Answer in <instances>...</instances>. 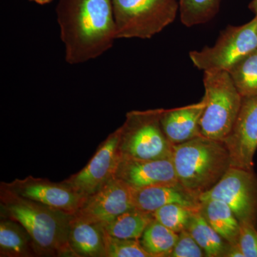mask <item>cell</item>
<instances>
[{
    "instance_id": "10",
    "label": "cell",
    "mask_w": 257,
    "mask_h": 257,
    "mask_svg": "<svg viewBox=\"0 0 257 257\" xmlns=\"http://www.w3.org/2000/svg\"><path fill=\"white\" fill-rule=\"evenodd\" d=\"M1 183L21 197L41 203L69 215H74L87 199L65 180L52 182L49 179L29 176L23 179H15L10 183Z\"/></svg>"
},
{
    "instance_id": "16",
    "label": "cell",
    "mask_w": 257,
    "mask_h": 257,
    "mask_svg": "<svg viewBox=\"0 0 257 257\" xmlns=\"http://www.w3.org/2000/svg\"><path fill=\"white\" fill-rule=\"evenodd\" d=\"M105 236L102 224L78 220L72 216L69 239L76 257H106Z\"/></svg>"
},
{
    "instance_id": "24",
    "label": "cell",
    "mask_w": 257,
    "mask_h": 257,
    "mask_svg": "<svg viewBox=\"0 0 257 257\" xmlns=\"http://www.w3.org/2000/svg\"><path fill=\"white\" fill-rule=\"evenodd\" d=\"M194 211L179 204H171L157 209L153 215L155 220L179 234L187 229Z\"/></svg>"
},
{
    "instance_id": "5",
    "label": "cell",
    "mask_w": 257,
    "mask_h": 257,
    "mask_svg": "<svg viewBox=\"0 0 257 257\" xmlns=\"http://www.w3.org/2000/svg\"><path fill=\"white\" fill-rule=\"evenodd\" d=\"M116 38H152L171 25L179 0H111Z\"/></svg>"
},
{
    "instance_id": "22",
    "label": "cell",
    "mask_w": 257,
    "mask_h": 257,
    "mask_svg": "<svg viewBox=\"0 0 257 257\" xmlns=\"http://www.w3.org/2000/svg\"><path fill=\"white\" fill-rule=\"evenodd\" d=\"M229 73L242 97L257 96V50L235 64Z\"/></svg>"
},
{
    "instance_id": "12",
    "label": "cell",
    "mask_w": 257,
    "mask_h": 257,
    "mask_svg": "<svg viewBox=\"0 0 257 257\" xmlns=\"http://www.w3.org/2000/svg\"><path fill=\"white\" fill-rule=\"evenodd\" d=\"M224 143L231 167L253 170L257 150V96L243 97L234 126Z\"/></svg>"
},
{
    "instance_id": "18",
    "label": "cell",
    "mask_w": 257,
    "mask_h": 257,
    "mask_svg": "<svg viewBox=\"0 0 257 257\" xmlns=\"http://www.w3.org/2000/svg\"><path fill=\"white\" fill-rule=\"evenodd\" d=\"M0 256H38L26 229L18 221L3 216L0 220Z\"/></svg>"
},
{
    "instance_id": "29",
    "label": "cell",
    "mask_w": 257,
    "mask_h": 257,
    "mask_svg": "<svg viewBox=\"0 0 257 257\" xmlns=\"http://www.w3.org/2000/svg\"><path fill=\"white\" fill-rule=\"evenodd\" d=\"M249 9L255 14V17L257 18V0H252L249 5Z\"/></svg>"
},
{
    "instance_id": "25",
    "label": "cell",
    "mask_w": 257,
    "mask_h": 257,
    "mask_svg": "<svg viewBox=\"0 0 257 257\" xmlns=\"http://www.w3.org/2000/svg\"><path fill=\"white\" fill-rule=\"evenodd\" d=\"M106 257H152L140 239H119L106 232Z\"/></svg>"
},
{
    "instance_id": "3",
    "label": "cell",
    "mask_w": 257,
    "mask_h": 257,
    "mask_svg": "<svg viewBox=\"0 0 257 257\" xmlns=\"http://www.w3.org/2000/svg\"><path fill=\"white\" fill-rule=\"evenodd\" d=\"M172 159L179 183L198 197L212 189L231 167L224 142L202 135L173 145Z\"/></svg>"
},
{
    "instance_id": "6",
    "label": "cell",
    "mask_w": 257,
    "mask_h": 257,
    "mask_svg": "<svg viewBox=\"0 0 257 257\" xmlns=\"http://www.w3.org/2000/svg\"><path fill=\"white\" fill-rule=\"evenodd\" d=\"M162 111L163 109L128 111L121 126V156L145 160L172 158L173 145L161 124Z\"/></svg>"
},
{
    "instance_id": "17",
    "label": "cell",
    "mask_w": 257,
    "mask_h": 257,
    "mask_svg": "<svg viewBox=\"0 0 257 257\" xmlns=\"http://www.w3.org/2000/svg\"><path fill=\"white\" fill-rule=\"evenodd\" d=\"M199 211L211 227L229 244L238 243L240 223L226 203L217 199L201 201Z\"/></svg>"
},
{
    "instance_id": "11",
    "label": "cell",
    "mask_w": 257,
    "mask_h": 257,
    "mask_svg": "<svg viewBox=\"0 0 257 257\" xmlns=\"http://www.w3.org/2000/svg\"><path fill=\"white\" fill-rule=\"evenodd\" d=\"M133 208V187L114 177L98 192L89 196L73 217L78 220L105 224Z\"/></svg>"
},
{
    "instance_id": "7",
    "label": "cell",
    "mask_w": 257,
    "mask_h": 257,
    "mask_svg": "<svg viewBox=\"0 0 257 257\" xmlns=\"http://www.w3.org/2000/svg\"><path fill=\"white\" fill-rule=\"evenodd\" d=\"M257 50V18L241 26H229L212 47L192 51L193 64L203 72L227 71Z\"/></svg>"
},
{
    "instance_id": "20",
    "label": "cell",
    "mask_w": 257,
    "mask_h": 257,
    "mask_svg": "<svg viewBox=\"0 0 257 257\" xmlns=\"http://www.w3.org/2000/svg\"><path fill=\"white\" fill-rule=\"evenodd\" d=\"M187 230L204 250L206 256H225L229 243L211 227L199 210L193 212Z\"/></svg>"
},
{
    "instance_id": "8",
    "label": "cell",
    "mask_w": 257,
    "mask_h": 257,
    "mask_svg": "<svg viewBox=\"0 0 257 257\" xmlns=\"http://www.w3.org/2000/svg\"><path fill=\"white\" fill-rule=\"evenodd\" d=\"M199 202L217 199L226 203L239 223L257 227V176L253 170L230 167L210 190L199 197Z\"/></svg>"
},
{
    "instance_id": "13",
    "label": "cell",
    "mask_w": 257,
    "mask_h": 257,
    "mask_svg": "<svg viewBox=\"0 0 257 257\" xmlns=\"http://www.w3.org/2000/svg\"><path fill=\"white\" fill-rule=\"evenodd\" d=\"M115 177L136 189L178 182L172 158L145 160L121 155Z\"/></svg>"
},
{
    "instance_id": "26",
    "label": "cell",
    "mask_w": 257,
    "mask_h": 257,
    "mask_svg": "<svg viewBox=\"0 0 257 257\" xmlns=\"http://www.w3.org/2000/svg\"><path fill=\"white\" fill-rule=\"evenodd\" d=\"M206 256L204 250L191 236L187 229L179 233V237L168 257Z\"/></svg>"
},
{
    "instance_id": "30",
    "label": "cell",
    "mask_w": 257,
    "mask_h": 257,
    "mask_svg": "<svg viewBox=\"0 0 257 257\" xmlns=\"http://www.w3.org/2000/svg\"><path fill=\"white\" fill-rule=\"evenodd\" d=\"M30 1L34 2L38 5H45L50 4V3H52V0H30Z\"/></svg>"
},
{
    "instance_id": "19",
    "label": "cell",
    "mask_w": 257,
    "mask_h": 257,
    "mask_svg": "<svg viewBox=\"0 0 257 257\" xmlns=\"http://www.w3.org/2000/svg\"><path fill=\"white\" fill-rule=\"evenodd\" d=\"M154 220L153 213L133 208L102 225L109 236L119 239H140L148 225Z\"/></svg>"
},
{
    "instance_id": "14",
    "label": "cell",
    "mask_w": 257,
    "mask_h": 257,
    "mask_svg": "<svg viewBox=\"0 0 257 257\" xmlns=\"http://www.w3.org/2000/svg\"><path fill=\"white\" fill-rule=\"evenodd\" d=\"M133 197L135 208L150 213L171 204H179L195 211L199 210L200 206L199 197L179 182L133 188Z\"/></svg>"
},
{
    "instance_id": "27",
    "label": "cell",
    "mask_w": 257,
    "mask_h": 257,
    "mask_svg": "<svg viewBox=\"0 0 257 257\" xmlns=\"http://www.w3.org/2000/svg\"><path fill=\"white\" fill-rule=\"evenodd\" d=\"M243 257H257V227L249 223H240L238 241Z\"/></svg>"
},
{
    "instance_id": "21",
    "label": "cell",
    "mask_w": 257,
    "mask_h": 257,
    "mask_svg": "<svg viewBox=\"0 0 257 257\" xmlns=\"http://www.w3.org/2000/svg\"><path fill=\"white\" fill-rule=\"evenodd\" d=\"M178 237L179 234L155 219L148 225L140 240L152 257H168Z\"/></svg>"
},
{
    "instance_id": "15",
    "label": "cell",
    "mask_w": 257,
    "mask_h": 257,
    "mask_svg": "<svg viewBox=\"0 0 257 257\" xmlns=\"http://www.w3.org/2000/svg\"><path fill=\"white\" fill-rule=\"evenodd\" d=\"M205 104V98L203 96L202 100L194 104L175 109H163L161 124L172 145L186 143L201 136L199 122Z\"/></svg>"
},
{
    "instance_id": "28",
    "label": "cell",
    "mask_w": 257,
    "mask_h": 257,
    "mask_svg": "<svg viewBox=\"0 0 257 257\" xmlns=\"http://www.w3.org/2000/svg\"><path fill=\"white\" fill-rule=\"evenodd\" d=\"M224 257H243V254L239 244L236 243V244H230Z\"/></svg>"
},
{
    "instance_id": "2",
    "label": "cell",
    "mask_w": 257,
    "mask_h": 257,
    "mask_svg": "<svg viewBox=\"0 0 257 257\" xmlns=\"http://www.w3.org/2000/svg\"><path fill=\"white\" fill-rule=\"evenodd\" d=\"M0 216L18 221L31 236L38 256H76L69 244L72 216L0 187Z\"/></svg>"
},
{
    "instance_id": "23",
    "label": "cell",
    "mask_w": 257,
    "mask_h": 257,
    "mask_svg": "<svg viewBox=\"0 0 257 257\" xmlns=\"http://www.w3.org/2000/svg\"><path fill=\"white\" fill-rule=\"evenodd\" d=\"M221 0H179L181 21L186 27L207 23L219 12Z\"/></svg>"
},
{
    "instance_id": "4",
    "label": "cell",
    "mask_w": 257,
    "mask_h": 257,
    "mask_svg": "<svg viewBox=\"0 0 257 257\" xmlns=\"http://www.w3.org/2000/svg\"><path fill=\"white\" fill-rule=\"evenodd\" d=\"M206 104L199 122L200 134L224 142L239 114L242 96L227 71L204 72Z\"/></svg>"
},
{
    "instance_id": "9",
    "label": "cell",
    "mask_w": 257,
    "mask_h": 257,
    "mask_svg": "<svg viewBox=\"0 0 257 257\" xmlns=\"http://www.w3.org/2000/svg\"><path fill=\"white\" fill-rule=\"evenodd\" d=\"M121 126L110 134L98 147L96 153L82 170L65 179L69 185L89 197L114 178L121 153Z\"/></svg>"
},
{
    "instance_id": "1",
    "label": "cell",
    "mask_w": 257,
    "mask_h": 257,
    "mask_svg": "<svg viewBox=\"0 0 257 257\" xmlns=\"http://www.w3.org/2000/svg\"><path fill=\"white\" fill-rule=\"evenodd\" d=\"M56 12L67 63L97 58L117 39L111 0H59Z\"/></svg>"
}]
</instances>
